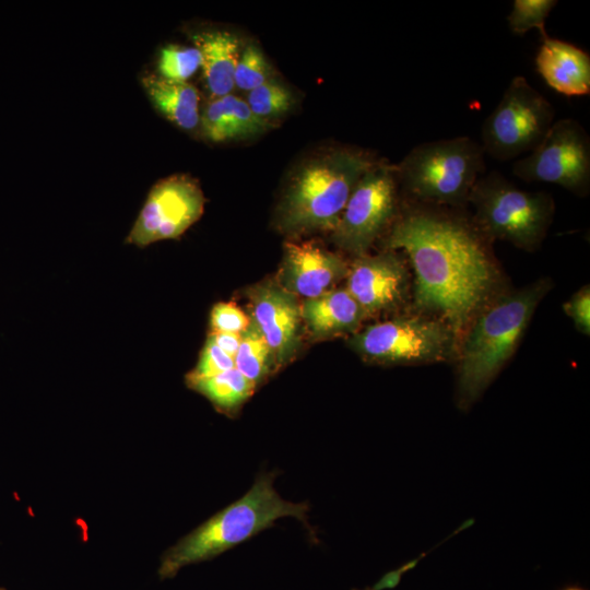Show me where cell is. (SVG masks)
I'll return each mask as SVG.
<instances>
[{"label":"cell","mask_w":590,"mask_h":590,"mask_svg":"<svg viewBox=\"0 0 590 590\" xmlns=\"http://www.w3.org/2000/svg\"><path fill=\"white\" fill-rule=\"evenodd\" d=\"M484 155L465 135L421 143L396 165L398 184L420 202L462 205L485 172Z\"/></svg>","instance_id":"5"},{"label":"cell","mask_w":590,"mask_h":590,"mask_svg":"<svg viewBox=\"0 0 590 590\" xmlns=\"http://www.w3.org/2000/svg\"><path fill=\"white\" fill-rule=\"evenodd\" d=\"M554 116L548 99L524 76L516 75L484 120L481 145L485 154L499 161L530 153L547 133Z\"/></svg>","instance_id":"7"},{"label":"cell","mask_w":590,"mask_h":590,"mask_svg":"<svg viewBox=\"0 0 590 590\" xmlns=\"http://www.w3.org/2000/svg\"><path fill=\"white\" fill-rule=\"evenodd\" d=\"M428 552L421 554L418 557L405 563L397 569H393L386 575H384L373 587H369L370 590H385L392 589L397 587L402 578V576L409 570L413 569L417 563L426 556Z\"/></svg>","instance_id":"29"},{"label":"cell","mask_w":590,"mask_h":590,"mask_svg":"<svg viewBox=\"0 0 590 590\" xmlns=\"http://www.w3.org/2000/svg\"><path fill=\"white\" fill-rule=\"evenodd\" d=\"M272 79H275L274 71L261 49L255 44L247 45L235 69V87L250 92Z\"/></svg>","instance_id":"25"},{"label":"cell","mask_w":590,"mask_h":590,"mask_svg":"<svg viewBox=\"0 0 590 590\" xmlns=\"http://www.w3.org/2000/svg\"><path fill=\"white\" fill-rule=\"evenodd\" d=\"M250 323V319L236 305L219 303L213 306L210 314L212 332L243 333Z\"/></svg>","instance_id":"27"},{"label":"cell","mask_w":590,"mask_h":590,"mask_svg":"<svg viewBox=\"0 0 590 590\" xmlns=\"http://www.w3.org/2000/svg\"><path fill=\"white\" fill-rule=\"evenodd\" d=\"M560 590H586V589L577 585H570V586H566L562 588Z\"/></svg>","instance_id":"31"},{"label":"cell","mask_w":590,"mask_h":590,"mask_svg":"<svg viewBox=\"0 0 590 590\" xmlns=\"http://www.w3.org/2000/svg\"><path fill=\"white\" fill-rule=\"evenodd\" d=\"M377 162L371 153L353 146L329 148L302 162L279 205L280 229L290 235L332 232L355 186Z\"/></svg>","instance_id":"3"},{"label":"cell","mask_w":590,"mask_h":590,"mask_svg":"<svg viewBox=\"0 0 590 590\" xmlns=\"http://www.w3.org/2000/svg\"><path fill=\"white\" fill-rule=\"evenodd\" d=\"M209 338L227 355L235 357L240 340L241 333H231V332H211Z\"/></svg>","instance_id":"30"},{"label":"cell","mask_w":590,"mask_h":590,"mask_svg":"<svg viewBox=\"0 0 590 590\" xmlns=\"http://www.w3.org/2000/svg\"><path fill=\"white\" fill-rule=\"evenodd\" d=\"M245 101L255 116L268 123L288 113L295 104L293 92L276 78L248 92Z\"/></svg>","instance_id":"22"},{"label":"cell","mask_w":590,"mask_h":590,"mask_svg":"<svg viewBox=\"0 0 590 590\" xmlns=\"http://www.w3.org/2000/svg\"><path fill=\"white\" fill-rule=\"evenodd\" d=\"M249 296L251 320L268 342L275 364L283 365L297 345L300 306L292 293L274 283L252 288Z\"/></svg>","instance_id":"12"},{"label":"cell","mask_w":590,"mask_h":590,"mask_svg":"<svg viewBox=\"0 0 590 590\" xmlns=\"http://www.w3.org/2000/svg\"><path fill=\"white\" fill-rule=\"evenodd\" d=\"M234 364L256 387L266 380L275 364L268 342L252 320L241 333Z\"/></svg>","instance_id":"21"},{"label":"cell","mask_w":590,"mask_h":590,"mask_svg":"<svg viewBox=\"0 0 590 590\" xmlns=\"http://www.w3.org/2000/svg\"><path fill=\"white\" fill-rule=\"evenodd\" d=\"M278 473L261 471L250 489L181 538L162 556L161 579L173 578L191 564L212 559L274 526L284 517L299 520L311 538L316 532L308 523L309 504L283 499L273 486Z\"/></svg>","instance_id":"2"},{"label":"cell","mask_w":590,"mask_h":590,"mask_svg":"<svg viewBox=\"0 0 590 590\" xmlns=\"http://www.w3.org/2000/svg\"><path fill=\"white\" fill-rule=\"evenodd\" d=\"M201 54V69L212 98L232 94L240 55L238 37L227 31H203L192 36Z\"/></svg>","instance_id":"16"},{"label":"cell","mask_w":590,"mask_h":590,"mask_svg":"<svg viewBox=\"0 0 590 590\" xmlns=\"http://www.w3.org/2000/svg\"><path fill=\"white\" fill-rule=\"evenodd\" d=\"M565 314L573 320L578 331L589 335L590 332V290L583 286L564 305Z\"/></svg>","instance_id":"28"},{"label":"cell","mask_w":590,"mask_h":590,"mask_svg":"<svg viewBox=\"0 0 590 590\" xmlns=\"http://www.w3.org/2000/svg\"><path fill=\"white\" fill-rule=\"evenodd\" d=\"M347 274L343 259L311 243H286L280 272L281 286L292 294L317 297Z\"/></svg>","instance_id":"14"},{"label":"cell","mask_w":590,"mask_h":590,"mask_svg":"<svg viewBox=\"0 0 590 590\" xmlns=\"http://www.w3.org/2000/svg\"><path fill=\"white\" fill-rule=\"evenodd\" d=\"M547 288L548 284L540 281L503 297L476 318L458 365L460 409L473 405L511 357Z\"/></svg>","instance_id":"4"},{"label":"cell","mask_w":590,"mask_h":590,"mask_svg":"<svg viewBox=\"0 0 590 590\" xmlns=\"http://www.w3.org/2000/svg\"><path fill=\"white\" fill-rule=\"evenodd\" d=\"M204 194L199 182L186 174L158 180L131 227L126 243L143 248L181 236L202 215Z\"/></svg>","instance_id":"11"},{"label":"cell","mask_w":590,"mask_h":590,"mask_svg":"<svg viewBox=\"0 0 590 590\" xmlns=\"http://www.w3.org/2000/svg\"><path fill=\"white\" fill-rule=\"evenodd\" d=\"M199 126L208 140L221 143L262 133L270 123L255 116L245 99L228 94L206 104Z\"/></svg>","instance_id":"17"},{"label":"cell","mask_w":590,"mask_h":590,"mask_svg":"<svg viewBox=\"0 0 590 590\" xmlns=\"http://www.w3.org/2000/svg\"><path fill=\"white\" fill-rule=\"evenodd\" d=\"M346 291L365 314L398 304L404 294L406 270L391 252L359 256L347 271Z\"/></svg>","instance_id":"13"},{"label":"cell","mask_w":590,"mask_h":590,"mask_svg":"<svg viewBox=\"0 0 590 590\" xmlns=\"http://www.w3.org/2000/svg\"><path fill=\"white\" fill-rule=\"evenodd\" d=\"M233 368L234 358L208 337L194 368L186 375L185 380L206 378Z\"/></svg>","instance_id":"26"},{"label":"cell","mask_w":590,"mask_h":590,"mask_svg":"<svg viewBox=\"0 0 590 590\" xmlns=\"http://www.w3.org/2000/svg\"><path fill=\"white\" fill-rule=\"evenodd\" d=\"M141 83L154 107L169 121L184 130L200 123V95L189 82H175L158 74H144Z\"/></svg>","instance_id":"19"},{"label":"cell","mask_w":590,"mask_h":590,"mask_svg":"<svg viewBox=\"0 0 590 590\" xmlns=\"http://www.w3.org/2000/svg\"><path fill=\"white\" fill-rule=\"evenodd\" d=\"M467 222L414 209L392 227L387 246L403 250L415 274L418 308L437 314L456 334L486 300L495 271L486 248Z\"/></svg>","instance_id":"1"},{"label":"cell","mask_w":590,"mask_h":590,"mask_svg":"<svg viewBox=\"0 0 590 590\" xmlns=\"http://www.w3.org/2000/svg\"><path fill=\"white\" fill-rule=\"evenodd\" d=\"M353 590H370V588L367 587V588H364V589H353Z\"/></svg>","instance_id":"32"},{"label":"cell","mask_w":590,"mask_h":590,"mask_svg":"<svg viewBox=\"0 0 590 590\" xmlns=\"http://www.w3.org/2000/svg\"><path fill=\"white\" fill-rule=\"evenodd\" d=\"M456 333L441 320L401 317L367 327L350 345L361 356L380 364H424L451 355Z\"/></svg>","instance_id":"8"},{"label":"cell","mask_w":590,"mask_h":590,"mask_svg":"<svg viewBox=\"0 0 590 590\" xmlns=\"http://www.w3.org/2000/svg\"><path fill=\"white\" fill-rule=\"evenodd\" d=\"M512 173L529 182H548L577 194L590 188V138L573 118L553 122L543 140L512 164Z\"/></svg>","instance_id":"9"},{"label":"cell","mask_w":590,"mask_h":590,"mask_svg":"<svg viewBox=\"0 0 590 590\" xmlns=\"http://www.w3.org/2000/svg\"><path fill=\"white\" fill-rule=\"evenodd\" d=\"M535 67L544 82L565 96L590 93V56L581 48L547 36L535 56Z\"/></svg>","instance_id":"15"},{"label":"cell","mask_w":590,"mask_h":590,"mask_svg":"<svg viewBox=\"0 0 590 590\" xmlns=\"http://www.w3.org/2000/svg\"><path fill=\"white\" fill-rule=\"evenodd\" d=\"M469 202L475 208V226L484 236L526 250L541 244L554 213L550 194L521 190L496 170L479 177Z\"/></svg>","instance_id":"6"},{"label":"cell","mask_w":590,"mask_h":590,"mask_svg":"<svg viewBox=\"0 0 590 590\" xmlns=\"http://www.w3.org/2000/svg\"><path fill=\"white\" fill-rule=\"evenodd\" d=\"M366 314L351 294L344 290H329L307 298L300 306V317L309 330L319 337L352 331Z\"/></svg>","instance_id":"18"},{"label":"cell","mask_w":590,"mask_h":590,"mask_svg":"<svg viewBox=\"0 0 590 590\" xmlns=\"http://www.w3.org/2000/svg\"><path fill=\"white\" fill-rule=\"evenodd\" d=\"M1 590V589H0Z\"/></svg>","instance_id":"33"},{"label":"cell","mask_w":590,"mask_h":590,"mask_svg":"<svg viewBox=\"0 0 590 590\" xmlns=\"http://www.w3.org/2000/svg\"><path fill=\"white\" fill-rule=\"evenodd\" d=\"M556 4V0H515L507 16L510 31L523 35L535 28L542 39L546 38L545 21Z\"/></svg>","instance_id":"24"},{"label":"cell","mask_w":590,"mask_h":590,"mask_svg":"<svg viewBox=\"0 0 590 590\" xmlns=\"http://www.w3.org/2000/svg\"><path fill=\"white\" fill-rule=\"evenodd\" d=\"M397 190L396 165L378 160L352 191L331 232L333 241L351 253L364 256L392 219Z\"/></svg>","instance_id":"10"},{"label":"cell","mask_w":590,"mask_h":590,"mask_svg":"<svg viewBox=\"0 0 590 590\" xmlns=\"http://www.w3.org/2000/svg\"><path fill=\"white\" fill-rule=\"evenodd\" d=\"M186 385L208 399L217 411L228 415L239 411L257 389L236 368L206 378L186 380Z\"/></svg>","instance_id":"20"},{"label":"cell","mask_w":590,"mask_h":590,"mask_svg":"<svg viewBox=\"0 0 590 590\" xmlns=\"http://www.w3.org/2000/svg\"><path fill=\"white\" fill-rule=\"evenodd\" d=\"M201 68V54L196 46L170 44L163 47L157 58L158 75L175 82H188Z\"/></svg>","instance_id":"23"}]
</instances>
